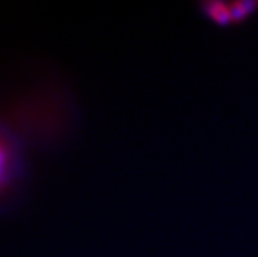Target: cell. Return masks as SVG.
<instances>
[{
  "label": "cell",
  "mask_w": 258,
  "mask_h": 257,
  "mask_svg": "<svg viewBox=\"0 0 258 257\" xmlns=\"http://www.w3.org/2000/svg\"><path fill=\"white\" fill-rule=\"evenodd\" d=\"M203 8L207 16L213 20L214 23L219 25H228L229 23H233L229 4L222 3V2H210L205 4Z\"/></svg>",
  "instance_id": "1"
},
{
  "label": "cell",
  "mask_w": 258,
  "mask_h": 257,
  "mask_svg": "<svg viewBox=\"0 0 258 257\" xmlns=\"http://www.w3.org/2000/svg\"><path fill=\"white\" fill-rule=\"evenodd\" d=\"M257 2H252V0H248V2H237V3L229 4L231 15H232V21L233 23H237V21L245 20L246 17L250 16V15L257 10Z\"/></svg>",
  "instance_id": "2"
},
{
  "label": "cell",
  "mask_w": 258,
  "mask_h": 257,
  "mask_svg": "<svg viewBox=\"0 0 258 257\" xmlns=\"http://www.w3.org/2000/svg\"><path fill=\"white\" fill-rule=\"evenodd\" d=\"M4 162H6V155H4V151L0 148V171L3 170Z\"/></svg>",
  "instance_id": "3"
}]
</instances>
